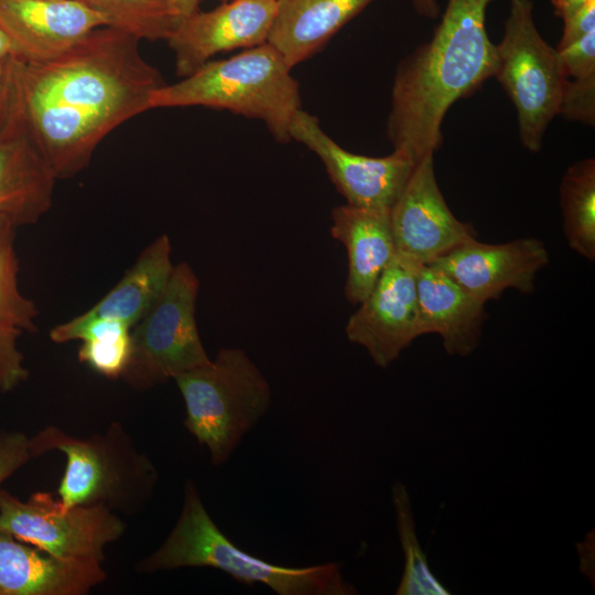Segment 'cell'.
I'll return each instance as SVG.
<instances>
[{
	"label": "cell",
	"instance_id": "6da1fadb",
	"mask_svg": "<svg viewBox=\"0 0 595 595\" xmlns=\"http://www.w3.org/2000/svg\"><path fill=\"white\" fill-rule=\"evenodd\" d=\"M139 42L105 25L47 58L9 57L26 128L56 180L86 169L108 133L151 109L165 83Z\"/></svg>",
	"mask_w": 595,
	"mask_h": 595
},
{
	"label": "cell",
	"instance_id": "7a4b0ae2",
	"mask_svg": "<svg viewBox=\"0 0 595 595\" xmlns=\"http://www.w3.org/2000/svg\"><path fill=\"white\" fill-rule=\"evenodd\" d=\"M494 0H446L429 41L398 64L387 138L415 162L442 147V125L454 102L476 91L496 68L486 28Z\"/></svg>",
	"mask_w": 595,
	"mask_h": 595
},
{
	"label": "cell",
	"instance_id": "3957f363",
	"mask_svg": "<svg viewBox=\"0 0 595 595\" xmlns=\"http://www.w3.org/2000/svg\"><path fill=\"white\" fill-rule=\"evenodd\" d=\"M183 567L216 569L242 584H263L278 595L357 594L339 563L291 567L241 550L214 522L192 479L184 484L174 527L151 554L137 563L136 571L153 574Z\"/></svg>",
	"mask_w": 595,
	"mask_h": 595
},
{
	"label": "cell",
	"instance_id": "277c9868",
	"mask_svg": "<svg viewBox=\"0 0 595 595\" xmlns=\"http://www.w3.org/2000/svg\"><path fill=\"white\" fill-rule=\"evenodd\" d=\"M292 67L268 42L225 60H210L174 84H164L150 98L151 109L208 107L262 121L279 142L301 108Z\"/></svg>",
	"mask_w": 595,
	"mask_h": 595
},
{
	"label": "cell",
	"instance_id": "5b68a950",
	"mask_svg": "<svg viewBox=\"0 0 595 595\" xmlns=\"http://www.w3.org/2000/svg\"><path fill=\"white\" fill-rule=\"evenodd\" d=\"M33 458L58 451L66 465L57 488L64 507L105 506L134 516L153 498L159 473L119 421L87 437L47 424L30 437Z\"/></svg>",
	"mask_w": 595,
	"mask_h": 595
},
{
	"label": "cell",
	"instance_id": "8992f818",
	"mask_svg": "<svg viewBox=\"0 0 595 595\" xmlns=\"http://www.w3.org/2000/svg\"><path fill=\"white\" fill-rule=\"evenodd\" d=\"M174 380L185 404L184 426L207 448L213 466L230 459L271 405L268 380L240 348H221Z\"/></svg>",
	"mask_w": 595,
	"mask_h": 595
},
{
	"label": "cell",
	"instance_id": "52a82bcc",
	"mask_svg": "<svg viewBox=\"0 0 595 595\" xmlns=\"http://www.w3.org/2000/svg\"><path fill=\"white\" fill-rule=\"evenodd\" d=\"M532 0H510L501 40L496 44L494 77L517 112L522 145L537 153L558 116L566 75L556 48L541 35Z\"/></svg>",
	"mask_w": 595,
	"mask_h": 595
},
{
	"label": "cell",
	"instance_id": "ba28073f",
	"mask_svg": "<svg viewBox=\"0 0 595 595\" xmlns=\"http://www.w3.org/2000/svg\"><path fill=\"white\" fill-rule=\"evenodd\" d=\"M199 280L186 262L174 266L162 295L131 329V350L121 379L137 391L149 390L209 361L195 305Z\"/></svg>",
	"mask_w": 595,
	"mask_h": 595
},
{
	"label": "cell",
	"instance_id": "9c48e42d",
	"mask_svg": "<svg viewBox=\"0 0 595 595\" xmlns=\"http://www.w3.org/2000/svg\"><path fill=\"white\" fill-rule=\"evenodd\" d=\"M0 528L54 556L101 563L108 544L119 540L126 526L105 506L64 507L48 491L25 500L0 488Z\"/></svg>",
	"mask_w": 595,
	"mask_h": 595
},
{
	"label": "cell",
	"instance_id": "30bf717a",
	"mask_svg": "<svg viewBox=\"0 0 595 595\" xmlns=\"http://www.w3.org/2000/svg\"><path fill=\"white\" fill-rule=\"evenodd\" d=\"M56 181L26 128L6 58L0 90V216L17 228L35 224L52 206Z\"/></svg>",
	"mask_w": 595,
	"mask_h": 595
},
{
	"label": "cell",
	"instance_id": "8fae6325",
	"mask_svg": "<svg viewBox=\"0 0 595 595\" xmlns=\"http://www.w3.org/2000/svg\"><path fill=\"white\" fill-rule=\"evenodd\" d=\"M289 134L317 155L346 204L356 207L390 210L418 163L399 150L385 156L347 151L303 109L293 117Z\"/></svg>",
	"mask_w": 595,
	"mask_h": 595
},
{
	"label": "cell",
	"instance_id": "7c38bea8",
	"mask_svg": "<svg viewBox=\"0 0 595 595\" xmlns=\"http://www.w3.org/2000/svg\"><path fill=\"white\" fill-rule=\"evenodd\" d=\"M418 263L396 252L377 283L350 315L345 333L374 363L387 368L423 335L416 293Z\"/></svg>",
	"mask_w": 595,
	"mask_h": 595
},
{
	"label": "cell",
	"instance_id": "4fadbf2b",
	"mask_svg": "<svg viewBox=\"0 0 595 595\" xmlns=\"http://www.w3.org/2000/svg\"><path fill=\"white\" fill-rule=\"evenodd\" d=\"M397 253L429 264L462 244L476 238L474 227L461 221L447 206L439 187L434 153L415 164L390 209Z\"/></svg>",
	"mask_w": 595,
	"mask_h": 595
},
{
	"label": "cell",
	"instance_id": "5bb4252c",
	"mask_svg": "<svg viewBox=\"0 0 595 595\" xmlns=\"http://www.w3.org/2000/svg\"><path fill=\"white\" fill-rule=\"evenodd\" d=\"M277 0H229L180 21L167 37L176 74L186 77L216 54L268 42Z\"/></svg>",
	"mask_w": 595,
	"mask_h": 595
},
{
	"label": "cell",
	"instance_id": "9a60e30c",
	"mask_svg": "<svg viewBox=\"0 0 595 595\" xmlns=\"http://www.w3.org/2000/svg\"><path fill=\"white\" fill-rule=\"evenodd\" d=\"M548 262V250L536 238L496 245L474 238L431 264L445 272L470 295L486 303L498 299L507 289L532 292L537 273Z\"/></svg>",
	"mask_w": 595,
	"mask_h": 595
},
{
	"label": "cell",
	"instance_id": "2e32d148",
	"mask_svg": "<svg viewBox=\"0 0 595 595\" xmlns=\"http://www.w3.org/2000/svg\"><path fill=\"white\" fill-rule=\"evenodd\" d=\"M107 19L80 0H0V29L15 56L40 61L76 43Z\"/></svg>",
	"mask_w": 595,
	"mask_h": 595
},
{
	"label": "cell",
	"instance_id": "e0dca14e",
	"mask_svg": "<svg viewBox=\"0 0 595 595\" xmlns=\"http://www.w3.org/2000/svg\"><path fill=\"white\" fill-rule=\"evenodd\" d=\"M106 578L101 563L54 556L0 528V595H87Z\"/></svg>",
	"mask_w": 595,
	"mask_h": 595
},
{
	"label": "cell",
	"instance_id": "ac0fdd59",
	"mask_svg": "<svg viewBox=\"0 0 595 595\" xmlns=\"http://www.w3.org/2000/svg\"><path fill=\"white\" fill-rule=\"evenodd\" d=\"M416 293L423 335H440L448 355H470L482 337L485 303L431 263L416 267Z\"/></svg>",
	"mask_w": 595,
	"mask_h": 595
},
{
	"label": "cell",
	"instance_id": "d6986e66",
	"mask_svg": "<svg viewBox=\"0 0 595 595\" xmlns=\"http://www.w3.org/2000/svg\"><path fill=\"white\" fill-rule=\"evenodd\" d=\"M331 234L347 251L345 296L350 303L359 304L397 252L390 210L336 206L332 210Z\"/></svg>",
	"mask_w": 595,
	"mask_h": 595
},
{
	"label": "cell",
	"instance_id": "ffe728a7",
	"mask_svg": "<svg viewBox=\"0 0 595 595\" xmlns=\"http://www.w3.org/2000/svg\"><path fill=\"white\" fill-rule=\"evenodd\" d=\"M375 0H277L268 43L290 65L317 53Z\"/></svg>",
	"mask_w": 595,
	"mask_h": 595
},
{
	"label": "cell",
	"instance_id": "44dd1931",
	"mask_svg": "<svg viewBox=\"0 0 595 595\" xmlns=\"http://www.w3.org/2000/svg\"><path fill=\"white\" fill-rule=\"evenodd\" d=\"M171 250L169 237L159 236L142 250L122 279L80 316L116 320L132 328L149 313L166 288L174 269Z\"/></svg>",
	"mask_w": 595,
	"mask_h": 595
},
{
	"label": "cell",
	"instance_id": "7402d4cb",
	"mask_svg": "<svg viewBox=\"0 0 595 595\" xmlns=\"http://www.w3.org/2000/svg\"><path fill=\"white\" fill-rule=\"evenodd\" d=\"M131 327L106 318L80 315L54 326L50 338L57 344L80 340L78 359L110 379L121 378L130 357Z\"/></svg>",
	"mask_w": 595,
	"mask_h": 595
},
{
	"label": "cell",
	"instance_id": "603a6c76",
	"mask_svg": "<svg viewBox=\"0 0 595 595\" xmlns=\"http://www.w3.org/2000/svg\"><path fill=\"white\" fill-rule=\"evenodd\" d=\"M563 231L569 246L580 256L595 258V160L572 163L560 184Z\"/></svg>",
	"mask_w": 595,
	"mask_h": 595
},
{
	"label": "cell",
	"instance_id": "cb8c5ba5",
	"mask_svg": "<svg viewBox=\"0 0 595 595\" xmlns=\"http://www.w3.org/2000/svg\"><path fill=\"white\" fill-rule=\"evenodd\" d=\"M396 522L404 556V569L397 595H448L451 592L433 575L418 540L411 500L405 485L391 487Z\"/></svg>",
	"mask_w": 595,
	"mask_h": 595
},
{
	"label": "cell",
	"instance_id": "d4e9b609",
	"mask_svg": "<svg viewBox=\"0 0 595 595\" xmlns=\"http://www.w3.org/2000/svg\"><path fill=\"white\" fill-rule=\"evenodd\" d=\"M140 41L167 40L181 19L167 0H82Z\"/></svg>",
	"mask_w": 595,
	"mask_h": 595
},
{
	"label": "cell",
	"instance_id": "484cf974",
	"mask_svg": "<svg viewBox=\"0 0 595 595\" xmlns=\"http://www.w3.org/2000/svg\"><path fill=\"white\" fill-rule=\"evenodd\" d=\"M18 272L19 261L12 236L0 240V323L34 333L37 329V310L32 300L21 294Z\"/></svg>",
	"mask_w": 595,
	"mask_h": 595
},
{
	"label": "cell",
	"instance_id": "4316f807",
	"mask_svg": "<svg viewBox=\"0 0 595 595\" xmlns=\"http://www.w3.org/2000/svg\"><path fill=\"white\" fill-rule=\"evenodd\" d=\"M558 115L567 121L595 126V74L566 78Z\"/></svg>",
	"mask_w": 595,
	"mask_h": 595
},
{
	"label": "cell",
	"instance_id": "83f0119b",
	"mask_svg": "<svg viewBox=\"0 0 595 595\" xmlns=\"http://www.w3.org/2000/svg\"><path fill=\"white\" fill-rule=\"evenodd\" d=\"M22 329L10 324L0 323V392L15 389L29 378L24 366V357L17 347Z\"/></svg>",
	"mask_w": 595,
	"mask_h": 595
},
{
	"label": "cell",
	"instance_id": "f1b7e54d",
	"mask_svg": "<svg viewBox=\"0 0 595 595\" xmlns=\"http://www.w3.org/2000/svg\"><path fill=\"white\" fill-rule=\"evenodd\" d=\"M556 51L567 78L595 74V30Z\"/></svg>",
	"mask_w": 595,
	"mask_h": 595
},
{
	"label": "cell",
	"instance_id": "f546056e",
	"mask_svg": "<svg viewBox=\"0 0 595 595\" xmlns=\"http://www.w3.org/2000/svg\"><path fill=\"white\" fill-rule=\"evenodd\" d=\"M29 441L21 431L0 432V486L33 458Z\"/></svg>",
	"mask_w": 595,
	"mask_h": 595
},
{
	"label": "cell",
	"instance_id": "4dcf8cb0",
	"mask_svg": "<svg viewBox=\"0 0 595 595\" xmlns=\"http://www.w3.org/2000/svg\"><path fill=\"white\" fill-rule=\"evenodd\" d=\"M562 35L556 48L563 47L587 32L595 30V0H589L582 7L562 19Z\"/></svg>",
	"mask_w": 595,
	"mask_h": 595
},
{
	"label": "cell",
	"instance_id": "1f68e13d",
	"mask_svg": "<svg viewBox=\"0 0 595 595\" xmlns=\"http://www.w3.org/2000/svg\"><path fill=\"white\" fill-rule=\"evenodd\" d=\"M415 12L425 19L435 20L441 14L437 0H412Z\"/></svg>",
	"mask_w": 595,
	"mask_h": 595
},
{
	"label": "cell",
	"instance_id": "d6a6232c",
	"mask_svg": "<svg viewBox=\"0 0 595 595\" xmlns=\"http://www.w3.org/2000/svg\"><path fill=\"white\" fill-rule=\"evenodd\" d=\"M555 17L563 19L589 0H549Z\"/></svg>",
	"mask_w": 595,
	"mask_h": 595
},
{
	"label": "cell",
	"instance_id": "836d02e7",
	"mask_svg": "<svg viewBox=\"0 0 595 595\" xmlns=\"http://www.w3.org/2000/svg\"><path fill=\"white\" fill-rule=\"evenodd\" d=\"M177 12L181 20L192 15L199 10L203 0H167Z\"/></svg>",
	"mask_w": 595,
	"mask_h": 595
},
{
	"label": "cell",
	"instance_id": "e575fe53",
	"mask_svg": "<svg viewBox=\"0 0 595 595\" xmlns=\"http://www.w3.org/2000/svg\"><path fill=\"white\" fill-rule=\"evenodd\" d=\"M9 56H15V51L10 39L0 29V61L6 60Z\"/></svg>",
	"mask_w": 595,
	"mask_h": 595
},
{
	"label": "cell",
	"instance_id": "d590c367",
	"mask_svg": "<svg viewBox=\"0 0 595 595\" xmlns=\"http://www.w3.org/2000/svg\"><path fill=\"white\" fill-rule=\"evenodd\" d=\"M17 227L7 217L0 216V240L15 235Z\"/></svg>",
	"mask_w": 595,
	"mask_h": 595
},
{
	"label": "cell",
	"instance_id": "8d00e7d4",
	"mask_svg": "<svg viewBox=\"0 0 595 595\" xmlns=\"http://www.w3.org/2000/svg\"><path fill=\"white\" fill-rule=\"evenodd\" d=\"M4 62H6V60L0 61V90H1L2 80H3V74H4Z\"/></svg>",
	"mask_w": 595,
	"mask_h": 595
},
{
	"label": "cell",
	"instance_id": "74e56055",
	"mask_svg": "<svg viewBox=\"0 0 595 595\" xmlns=\"http://www.w3.org/2000/svg\"><path fill=\"white\" fill-rule=\"evenodd\" d=\"M218 1H220V2H226V1H229V0H218Z\"/></svg>",
	"mask_w": 595,
	"mask_h": 595
},
{
	"label": "cell",
	"instance_id": "f35d334b",
	"mask_svg": "<svg viewBox=\"0 0 595 595\" xmlns=\"http://www.w3.org/2000/svg\"><path fill=\"white\" fill-rule=\"evenodd\" d=\"M82 1V0H80Z\"/></svg>",
	"mask_w": 595,
	"mask_h": 595
}]
</instances>
